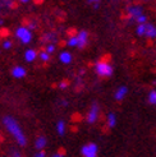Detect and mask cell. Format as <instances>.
I'll return each mask as SVG.
<instances>
[{
    "label": "cell",
    "mask_w": 156,
    "mask_h": 157,
    "mask_svg": "<svg viewBox=\"0 0 156 157\" xmlns=\"http://www.w3.org/2000/svg\"><path fill=\"white\" fill-rule=\"evenodd\" d=\"M38 59H40L41 61H49L50 60V54H48L45 50H42V51L38 52Z\"/></svg>",
    "instance_id": "obj_19"
},
{
    "label": "cell",
    "mask_w": 156,
    "mask_h": 157,
    "mask_svg": "<svg viewBox=\"0 0 156 157\" xmlns=\"http://www.w3.org/2000/svg\"><path fill=\"white\" fill-rule=\"evenodd\" d=\"M67 46H69V48H78V40H77V36L76 35L71 36L67 40Z\"/></svg>",
    "instance_id": "obj_17"
},
{
    "label": "cell",
    "mask_w": 156,
    "mask_h": 157,
    "mask_svg": "<svg viewBox=\"0 0 156 157\" xmlns=\"http://www.w3.org/2000/svg\"><path fill=\"white\" fill-rule=\"evenodd\" d=\"M95 73L101 78H109L114 73V68L109 61L106 60H99L95 63Z\"/></svg>",
    "instance_id": "obj_2"
},
{
    "label": "cell",
    "mask_w": 156,
    "mask_h": 157,
    "mask_svg": "<svg viewBox=\"0 0 156 157\" xmlns=\"http://www.w3.org/2000/svg\"><path fill=\"white\" fill-rule=\"evenodd\" d=\"M3 124L4 127L6 128V130L10 133V134L14 137V139L17 140V143L21 146V147H26L27 146V138L23 133L21 125L18 124V121L14 119L13 116H4L3 117Z\"/></svg>",
    "instance_id": "obj_1"
},
{
    "label": "cell",
    "mask_w": 156,
    "mask_h": 157,
    "mask_svg": "<svg viewBox=\"0 0 156 157\" xmlns=\"http://www.w3.org/2000/svg\"><path fill=\"white\" fill-rule=\"evenodd\" d=\"M48 146V139H46L44 136L37 137L35 140V148L37 151H44V148Z\"/></svg>",
    "instance_id": "obj_11"
},
{
    "label": "cell",
    "mask_w": 156,
    "mask_h": 157,
    "mask_svg": "<svg viewBox=\"0 0 156 157\" xmlns=\"http://www.w3.org/2000/svg\"><path fill=\"white\" fill-rule=\"evenodd\" d=\"M59 60L63 63V64H71L72 60H73V56L69 51H61L59 55Z\"/></svg>",
    "instance_id": "obj_13"
},
{
    "label": "cell",
    "mask_w": 156,
    "mask_h": 157,
    "mask_svg": "<svg viewBox=\"0 0 156 157\" xmlns=\"http://www.w3.org/2000/svg\"><path fill=\"white\" fill-rule=\"evenodd\" d=\"M35 157H46V153H45V151H38L35 155Z\"/></svg>",
    "instance_id": "obj_24"
},
{
    "label": "cell",
    "mask_w": 156,
    "mask_h": 157,
    "mask_svg": "<svg viewBox=\"0 0 156 157\" xmlns=\"http://www.w3.org/2000/svg\"><path fill=\"white\" fill-rule=\"evenodd\" d=\"M76 36H77V40H78V48L77 49H83L88 42V32L82 29V31H78V33Z\"/></svg>",
    "instance_id": "obj_7"
},
{
    "label": "cell",
    "mask_w": 156,
    "mask_h": 157,
    "mask_svg": "<svg viewBox=\"0 0 156 157\" xmlns=\"http://www.w3.org/2000/svg\"><path fill=\"white\" fill-rule=\"evenodd\" d=\"M51 157H64V152L60 150V151H59L58 153H54V155H53Z\"/></svg>",
    "instance_id": "obj_25"
},
{
    "label": "cell",
    "mask_w": 156,
    "mask_h": 157,
    "mask_svg": "<svg viewBox=\"0 0 156 157\" xmlns=\"http://www.w3.org/2000/svg\"><path fill=\"white\" fill-rule=\"evenodd\" d=\"M3 23H4V22H3V19H0V26H3Z\"/></svg>",
    "instance_id": "obj_30"
},
{
    "label": "cell",
    "mask_w": 156,
    "mask_h": 157,
    "mask_svg": "<svg viewBox=\"0 0 156 157\" xmlns=\"http://www.w3.org/2000/svg\"><path fill=\"white\" fill-rule=\"evenodd\" d=\"M127 93H128V87L127 86H120V87H118L116 91L114 92V98L116 101H123L124 97L127 96Z\"/></svg>",
    "instance_id": "obj_8"
},
{
    "label": "cell",
    "mask_w": 156,
    "mask_h": 157,
    "mask_svg": "<svg viewBox=\"0 0 156 157\" xmlns=\"http://www.w3.org/2000/svg\"><path fill=\"white\" fill-rule=\"evenodd\" d=\"M55 49H57L55 44H48V45H46V48H45V51L51 55L54 51H55Z\"/></svg>",
    "instance_id": "obj_20"
},
{
    "label": "cell",
    "mask_w": 156,
    "mask_h": 157,
    "mask_svg": "<svg viewBox=\"0 0 156 157\" xmlns=\"http://www.w3.org/2000/svg\"><path fill=\"white\" fill-rule=\"evenodd\" d=\"M12 48V42L10 41H4L3 42V49L4 50H9Z\"/></svg>",
    "instance_id": "obj_21"
},
{
    "label": "cell",
    "mask_w": 156,
    "mask_h": 157,
    "mask_svg": "<svg viewBox=\"0 0 156 157\" xmlns=\"http://www.w3.org/2000/svg\"><path fill=\"white\" fill-rule=\"evenodd\" d=\"M68 81H63V82H60L59 83V88H61V90H65L67 87H68Z\"/></svg>",
    "instance_id": "obj_22"
},
{
    "label": "cell",
    "mask_w": 156,
    "mask_h": 157,
    "mask_svg": "<svg viewBox=\"0 0 156 157\" xmlns=\"http://www.w3.org/2000/svg\"><path fill=\"white\" fill-rule=\"evenodd\" d=\"M36 58H38V52L33 49H28L25 51V60L28 63H32L36 60Z\"/></svg>",
    "instance_id": "obj_12"
},
{
    "label": "cell",
    "mask_w": 156,
    "mask_h": 157,
    "mask_svg": "<svg viewBox=\"0 0 156 157\" xmlns=\"http://www.w3.org/2000/svg\"><path fill=\"white\" fill-rule=\"evenodd\" d=\"M57 133L60 137H63L65 134V121L64 120H59L57 123Z\"/></svg>",
    "instance_id": "obj_16"
},
{
    "label": "cell",
    "mask_w": 156,
    "mask_h": 157,
    "mask_svg": "<svg viewBox=\"0 0 156 157\" xmlns=\"http://www.w3.org/2000/svg\"><path fill=\"white\" fill-rule=\"evenodd\" d=\"M2 35H3V36H6V35H8V29L3 28V29H2Z\"/></svg>",
    "instance_id": "obj_27"
},
{
    "label": "cell",
    "mask_w": 156,
    "mask_h": 157,
    "mask_svg": "<svg viewBox=\"0 0 156 157\" xmlns=\"http://www.w3.org/2000/svg\"><path fill=\"white\" fill-rule=\"evenodd\" d=\"M147 104L151 106H156V90H151L147 95Z\"/></svg>",
    "instance_id": "obj_15"
},
{
    "label": "cell",
    "mask_w": 156,
    "mask_h": 157,
    "mask_svg": "<svg viewBox=\"0 0 156 157\" xmlns=\"http://www.w3.org/2000/svg\"><path fill=\"white\" fill-rule=\"evenodd\" d=\"M10 73H12V77H13V78H17V79H21V78L26 77V74H27L26 69L23 68V67H21V65L14 67V68L10 70Z\"/></svg>",
    "instance_id": "obj_9"
},
{
    "label": "cell",
    "mask_w": 156,
    "mask_h": 157,
    "mask_svg": "<svg viewBox=\"0 0 156 157\" xmlns=\"http://www.w3.org/2000/svg\"><path fill=\"white\" fill-rule=\"evenodd\" d=\"M15 36H17V38L23 44H29L31 40H32V32H31V29L27 28L26 26L18 27L17 31H15Z\"/></svg>",
    "instance_id": "obj_3"
},
{
    "label": "cell",
    "mask_w": 156,
    "mask_h": 157,
    "mask_svg": "<svg viewBox=\"0 0 156 157\" xmlns=\"http://www.w3.org/2000/svg\"><path fill=\"white\" fill-rule=\"evenodd\" d=\"M87 3L92 4V6L93 5H100V0H87Z\"/></svg>",
    "instance_id": "obj_23"
},
{
    "label": "cell",
    "mask_w": 156,
    "mask_h": 157,
    "mask_svg": "<svg viewBox=\"0 0 156 157\" xmlns=\"http://www.w3.org/2000/svg\"><path fill=\"white\" fill-rule=\"evenodd\" d=\"M33 2H35L36 4H41V3L44 2V0H33Z\"/></svg>",
    "instance_id": "obj_28"
},
{
    "label": "cell",
    "mask_w": 156,
    "mask_h": 157,
    "mask_svg": "<svg viewBox=\"0 0 156 157\" xmlns=\"http://www.w3.org/2000/svg\"><path fill=\"white\" fill-rule=\"evenodd\" d=\"M99 116H100V106L97 102H93L88 110L87 116H86V121L88 124H95L99 119Z\"/></svg>",
    "instance_id": "obj_5"
},
{
    "label": "cell",
    "mask_w": 156,
    "mask_h": 157,
    "mask_svg": "<svg viewBox=\"0 0 156 157\" xmlns=\"http://www.w3.org/2000/svg\"><path fill=\"white\" fill-rule=\"evenodd\" d=\"M145 37L149 38V40H156V26L155 25H152V23H147Z\"/></svg>",
    "instance_id": "obj_10"
},
{
    "label": "cell",
    "mask_w": 156,
    "mask_h": 157,
    "mask_svg": "<svg viewBox=\"0 0 156 157\" xmlns=\"http://www.w3.org/2000/svg\"><path fill=\"white\" fill-rule=\"evenodd\" d=\"M146 25H147V23H146ZM146 25H137V27H136L137 36L145 37V35H146Z\"/></svg>",
    "instance_id": "obj_18"
},
{
    "label": "cell",
    "mask_w": 156,
    "mask_h": 157,
    "mask_svg": "<svg viewBox=\"0 0 156 157\" xmlns=\"http://www.w3.org/2000/svg\"><path fill=\"white\" fill-rule=\"evenodd\" d=\"M9 157H21V153L17 152V151H14V152H12V153L9 155Z\"/></svg>",
    "instance_id": "obj_26"
},
{
    "label": "cell",
    "mask_w": 156,
    "mask_h": 157,
    "mask_svg": "<svg viewBox=\"0 0 156 157\" xmlns=\"http://www.w3.org/2000/svg\"><path fill=\"white\" fill-rule=\"evenodd\" d=\"M18 2H21V3H23V4H26V3L29 2V0H18Z\"/></svg>",
    "instance_id": "obj_29"
},
{
    "label": "cell",
    "mask_w": 156,
    "mask_h": 157,
    "mask_svg": "<svg viewBox=\"0 0 156 157\" xmlns=\"http://www.w3.org/2000/svg\"><path fill=\"white\" fill-rule=\"evenodd\" d=\"M127 13L129 15V19L131 21H135L137 22V19L141 17V15H143V10L142 8L139 5H131L127 8Z\"/></svg>",
    "instance_id": "obj_6"
},
{
    "label": "cell",
    "mask_w": 156,
    "mask_h": 157,
    "mask_svg": "<svg viewBox=\"0 0 156 157\" xmlns=\"http://www.w3.org/2000/svg\"><path fill=\"white\" fill-rule=\"evenodd\" d=\"M81 155L82 157H97L99 155V146L93 142L86 143L81 148Z\"/></svg>",
    "instance_id": "obj_4"
},
{
    "label": "cell",
    "mask_w": 156,
    "mask_h": 157,
    "mask_svg": "<svg viewBox=\"0 0 156 157\" xmlns=\"http://www.w3.org/2000/svg\"><path fill=\"white\" fill-rule=\"evenodd\" d=\"M106 123H107V127L110 129H113L116 125V115L114 113H109L106 116Z\"/></svg>",
    "instance_id": "obj_14"
}]
</instances>
